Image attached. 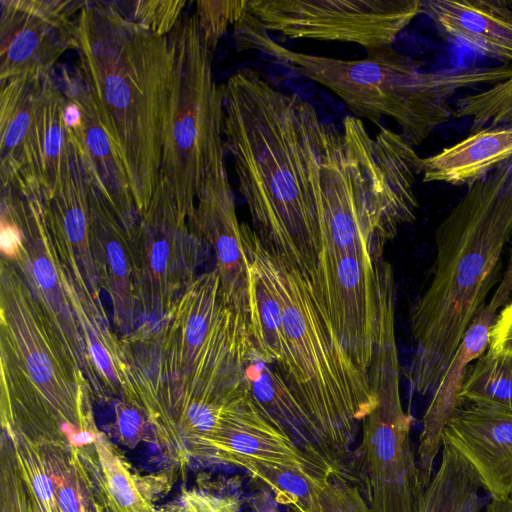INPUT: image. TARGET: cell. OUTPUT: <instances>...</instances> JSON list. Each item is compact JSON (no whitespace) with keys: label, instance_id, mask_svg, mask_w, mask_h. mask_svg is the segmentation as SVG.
<instances>
[{"label":"cell","instance_id":"cell-1","mask_svg":"<svg viewBox=\"0 0 512 512\" xmlns=\"http://www.w3.org/2000/svg\"><path fill=\"white\" fill-rule=\"evenodd\" d=\"M223 138L262 245L309 280L321 251L319 164L324 122L314 106L250 67L221 85Z\"/></svg>","mask_w":512,"mask_h":512},{"label":"cell","instance_id":"cell-2","mask_svg":"<svg viewBox=\"0 0 512 512\" xmlns=\"http://www.w3.org/2000/svg\"><path fill=\"white\" fill-rule=\"evenodd\" d=\"M77 23L74 70L123 160L140 217L160 178L171 44L168 36L126 17L114 2L86 1Z\"/></svg>","mask_w":512,"mask_h":512},{"label":"cell","instance_id":"cell-3","mask_svg":"<svg viewBox=\"0 0 512 512\" xmlns=\"http://www.w3.org/2000/svg\"><path fill=\"white\" fill-rule=\"evenodd\" d=\"M512 237V157L467 187L436 230L432 280L413 307L410 389L431 395L485 306Z\"/></svg>","mask_w":512,"mask_h":512},{"label":"cell","instance_id":"cell-4","mask_svg":"<svg viewBox=\"0 0 512 512\" xmlns=\"http://www.w3.org/2000/svg\"><path fill=\"white\" fill-rule=\"evenodd\" d=\"M233 39L238 51L261 52L328 88L353 116L380 128L381 118L393 119L413 147L453 117L450 102L460 90L512 77V64L426 70L421 62L391 46L369 50L361 60L297 52L274 40L247 9L233 26Z\"/></svg>","mask_w":512,"mask_h":512},{"label":"cell","instance_id":"cell-5","mask_svg":"<svg viewBox=\"0 0 512 512\" xmlns=\"http://www.w3.org/2000/svg\"><path fill=\"white\" fill-rule=\"evenodd\" d=\"M1 424L37 444L87 452L99 432L87 381L14 263L1 260Z\"/></svg>","mask_w":512,"mask_h":512},{"label":"cell","instance_id":"cell-6","mask_svg":"<svg viewBox=\"0 0 512 512\" xmlns=\"http://www.w3.org/2000/svg\"><path fill=\"white\" fill-rule=\"evenodd\" d=\"M241 230L246 257L271 285L282 310L283 355L274 366L327 454L342 465L360 423L378 402L370 379L343 349L309 279L271 254L247 223L241 222Z\"/></svg>","mask_w":512,"mask_h":512},{"label":"cell","instance_id":"cell-7","mask_svg":"<svg viewBox=\"0 0 512 512\" xmlns=\"http://www.w3.org/2000/svg\"><path fill=\"white\" fill-rule=\"evenodd\" d=\"M168 38L173 76L160 176L169 184L180 211L190 217L204 180L225 162L223 97L213 77V50L195 14H184Z\"/></svg>","mask_w":512,"mask_h":512},{"label":"cell","instance_id":"cell-8","mask_svg":"<svg viewBox=\"0 0 512 512\" xmlns=\"http://www.w3.org/2000/svg\"><path fill=\"white\" fill-rule=\"evenodd\" d=\"M395 295L389 289L377 293L369 378L378 402L363 419L361 441L350 455L371 512H418L425 490L410 438L412 417L401 402Z\"/></svg>","mask_w":512,"mask_h":512},{"label":"cell","instance_id":"cell-9","mask_svg":"<svg viewBox=\"0 0 512 512\" xmlns=\"http://www.w3.org/2000/svg\"><path fill=\"white\" fill-rule=\"evenodd\" d=\"M1 206L18 224L22 239L14 260L65 351L84 375L92 399L107 400L100 375L89 354L66 278L48 227L43 191L29 184L1 188Z\"/></svg>","mask_w":512,"mask_h":512},{"label":"cell","instance_id":"cell-10","mask_svg":"<svg viewBox=\"0 0 512 512\" xmlns=\"http://www.w3.org/2000/svg\"><path fill=\"white\" fill-rule=\"evenodd\" d=\"M190 217L180 211L169 184L160 176L139 217L133 244L136 297L147 317H164L197 277L207 246Z\"/></svg>","mask_w":512,"mask_h":512},{"label":"cell","instance_id":"cell-11","mask_svg":"<svg viewBox=\"0 0 512 512\" xmlns=\"http://www.w3.org/2000/svg\"><path fill=\"white\" fill-rule=\"evenodd\" d=\"M419 0H248L247 12L285 38L389 47L422 13Z\"/></svg>","mask_w":512,"mask_h":512},{"label":"cell","instance_id":"cell-12","mask_svg":"<svg viewBox=\"0 0 512 512\" xmlns=\"http://www.w3.org/2000/svg\"><path fill=\"white\" fill-rule=\"evenodd\" d=\"M309 281L343 349L370 379L377 321L375 261L321 250Z\"/></svg>","mask_w":512,"mask_h":512},{"label":"cell","instance_id":"cell-13","mask_svg":"<svg viewBox=\"0 0 512 512\" xmlns=\"http://www.w3.org/2000/svg\"><path fill=\"white\" fill-rule=\"evenodd\" d=\"M86 1L1 0L0 82L28 72H51L77 43Z\"/></svg>","mask_w":512,"mask_h":512},{"label":"cell","instance_id":"cell-14","mask_svg":"<svg viewBox=\"0 0 512 512\" xmlns=\"http://www.w3.org/2000/svg\"><path fill=\"white\" fill-rule=\"evenodd\" d=\"M196 458L241 468L248 462L293 465L321 476L342 469L300 449L255 402L249 390L228 403L219 431Z\"/></svg>","mask_w":512,"mask_h":512},{"label":"cell","instance_id":"cell-15","mask_svg":"<svg viewBox=\"0 0 512 512\" xmlns=\"http://www.w3.org/2000/svg\"><path fill=\"white\" fill-rule=\"evenodd\" d=\"M512 297V248L507 269L489 303L474 317L464 332L423 415L416 452L420 482L425 489L433 476L442 447V432L449 420L465 405L460 392L472 364L489 348L491 332L499 311Z\"/></svg>","mask_w":512,"mask_h":512},{"label":"cell","instance_id":"cell-16","mask_svg":"<svg viewBox=\"0 0 512 512\" xmlns=\"http://www.w3.org/2000/svg\"><path fill=\"white\" fill-rule=\"evenodd\" d=\"M190 221L214 252L224 301L249 322L247 257L225 162L214 167L204 180Z\"/></svg>","mask_w":512,"mask_h":512},{"label":"cell","instance_id":"cell-17","mask_svg":"<svg viewBox=\"0 0 512 512\" xmlns=\"http://www.w3.org/2000/svg\"><path fill=\"white\" fill-rule=\"evenodd\" d=\"M441 440L471 467L490 499L512 494V414L464 405L446 424Z\"/></svg>","mask_w":512,"mask_h":512},{"label":"cell","instance_id":"cell-18","mask_svg":"<svg viewBox=\"0 0 512 512\" xmlns=\"http://www.w3.org/2000/svg\"><path fill=\"white\" fill-rule=\"evenodd\" d=\"M61 77L62 90L76 101L82 114V130L71 139L77 143L93 182L134 242L139 212L123 160L75 70L62 69Z\"/></svg>","mask_w":512,"mask_h":512},{"label":"cell","instance_id":"cell-19","mask_svg":"<svg viewBox=\"0 0 512 512\" xmlns=\"http://www.w3.org/2000/svg\"><path fill=\"white\" fill-rule=\"evenodd\" d=\"M90 243L97 278L113 307V322L132 332L139 313L135 291L133 240L92 180L89 171Z\"/></svg>","mask_w":512,"mask_h":512},{"label":"cell","instance_id":"cell-20","mask_svg":"<svg viewBox=\"0 0 512 512\" xmlns=\"http://www.w3.org/2000/svg\"><path fill=\"white\" fill-rule=\"evenodd\" d=\"M242 468L262 483L278 504L295 512H371L343 469L321 476L278 463L248 462Z\"/></svg>","mask_w":512,"mask_h":512},{"label":"cell","instance_id":"cell-21","mask_svg":"<svg viewBox=\"0 0 512 512\" xmlns=\"http://www.w3.org/2000/svg\"><path fill=\"white\" fill-rule=\"evenodd\" d=\"M52 72H28L1 81L0 176L1 188L33 183L32 143L36 115Z\"/></svg>","mask_w":512,"mask_h":512},{"label":"cell","instance_id":"cell-22","mask_svg":"<svg viewBox=\"0 0 512 512\" xmlns=\"http://www.w3.org/2000/svg\"><path fill=\"white\" fill-rule=\"evenodd\" d=\"M422 13L446 36L512 63V9L508 1L430 0L423 1Z\"/></svg>","mask_w":512,"mask_h":512},{"label":"cell","instance_id":"cell-23","mask_svg":"<svg viewBox=\"0 0 512 512\" xmlns=\"http://www.w3.org/2000/svg\"><path fill=\"white\" fill-rule=\"evenodd\" d=\"M512 157V124L486 127L421 158L422 181L467 187Z\"/></svg>","mask_w":512,"mask_h":512},{"label":"cell","instance_id":"cell-24","mask_svg":"<svg viewBox=\"0 0 512 512\" xmlns=\"http://www.w3.org/2000/svg\"><path fill=\"white\" fill-rule=\"evenodd\" d=\"M271 366L259 356L251 340L244 373L252 398L300 449L342 467L327 454L304 410L280 373Z\"/></svg>","mask_w":512,"mask_h":512},{"label":"cell","instance_id":"cell-25","mask_svg":"<svg viewBox=\"0 0 512 512\" xmlns=\"http://www.w3.org/2000/svg\"><path fill=\"white\" fill-rule=\"evenodd\" d=\"M64 109L65 95L51 74L37 110L31 161L32 179L46 195L53 192L71 162L72 141Z\"/></svg>","mask_w":512,"mask_h":512},{"label":"cell","instance_id":"cell-26","mask_svg":"<svg viewBox=\"0 0 512 512\" xmlns=\"http://www.w3.org/2000/svg\"><path fill=\"white\" fill-rule=\"evenodd\" d=\"M96 478L107 508L111 512H160L152 504L154 476L133 473L107 437L98 432L94 440Z\"/></svg>","mask_w":512,"mask_h":512},{"label":"cell","instance_id":"cell-27","mask_svg":"<svg viewBox=\"0 0 512 512\" xmlns=\"http://www.w3.org/2000/svg\"><path fill=\"white\" fill-rule=\"evenodd\" d=\"M482 490L471 467L443 441L440 465L423 492L418 512H485Z\"/></svg>","mask_w":512,"mask_h":512},{"label":"cell","instance_id":"cell-28","mask_svg":"<svg viewBox=\"0 0 512 512\" xmlns=\"http://www.w3.org/2000/svg\"><path fill=\"white\" fill-rule=\"evenodd\" d=\"M249 334L259 356L276 365L283 355V319L279 300L256 265L247 258Z\"/></svg>","mask_w":512,"mask_h":512},{"label":"cell","instance_id":"cell-29","mask_svg":"<svg viewBox=\"0 0 512 512\" xmlns=\"http://www.w3.org/2000/svg\"><path fill=\"white\" fill-rule=\"evenodd\" d=\"M460 396L465 403L512 414V355L488 348L469 368Z\"/></svg>","mask_w":512,"mask_h":512},{"label":"cell","instance_id":"cell-30","mask_svg":"<svg viewBox=\"0 0 512 512\" xmlns=\"http://www.w3.org/2000/svg\"><path fill=\"white\" fill-rule=\"evenodd\" d=\"M453 117L469 118L471 133L486 127L512 124V77L458 98Z\"/></svg>","mask_w":512,"mask_h":512},{"label":"cell","instance_id":"cell-31","mask_svg":"<svg viewBox=\"0 0 512 512\" xmlns=\"http://www.w3.org/2000/svg\"><path fill=\"white\" fill-rule=\"evenodd\" d=\"M9 438L19 473L38 512H61L53 481L39 446L22 434L4 432Z\"/></svg>","mask_w":512,"mask_h":512},{"label":"cell","instance_id":"cell-32","mask_svg":"<svg viewBox=\"0 0 512 512\" xmlns=\"http://www.w3.org/2000/svg\"><path fill=\"white\" fill-rule=\"evenodd\" d=\"M248 0L195 2V16L202 36L214 51L230 26H234L247 9Z\"/></svg>","mask_w":512,"mask_h":512},{"label":"cell","instance_id":"cell-33","mask_svg":"<svg viewBox=\"0 0 512 512\" xmlns=\"http://www.w3.org/2000/svg\"><path fill=\"white\" fill-rule=\"evenodd\" d=\"M1 512H38L16 465L12 444L2 433Z\"/></svg>","mask_w":512,"mask_h":512},{"label":"cell","instance_id":"cell-34","mask_svg":"<svg viewBox=\"0 0 512 512\" xmlns=\"http://www.w3.org/2000/svg\"><path fill=\"white\" fill-rule=\"evenodd\" d=\"M186 1L137 0L132 2V20L159 36H168L184 15Z\"/></svg>","mask_w":512,"mask_h":512},{"label":"cell","instance_id":"cell-35","mask_svg":"<svg viewBox=\"0 0 512 512\" xmlns=\"http://www.w3.org/2000/svg\"><path fill=\"white\" fill-rule=\"evenodd\" d=\"M161 512H240L239 503L228 496L190 489L184 490Z\"/></svg>","mask_w":512,"mask_h":512},{"label":"cell","instance_id":"cell-36","mask_svg":"<svg viewBox=\"0 0 512 512\" xmlns=\"http://www.w3.org/2000/svg\"><path fill=\"white\" fill-rule=\"evenodd\" d=\"M148 427L146 416L137 407L124 400L116 405L114 432L122 444L135 447L146 439Z\"/></svg>","mask_w":512,"mask_h":512},{"label":"cell","instance_id":"cell-37","mask_svg":"<svg viewBox=\"0 0 512 512\" xmlns=\"http://www.w3.org/2000/svg\"><path fill=\"white\" fill-rule=\"evenodd\" d=\"M489 348L512 355V302L499 311L491 332Z\"/></svg>","mask_w":512,"mask_h":512},{"label":"cell","instance_id":"cell-38","mask_svg":"<svg viewBox=\"0 0 512 512\" xmlns=\"http://www.w3.org/2000/svg\"><path fill=\"white\" fill-rule=\"evenodd\" d=\"M0 231V247L2 255L9 260H14L20 249L22 235L20 228L12 215L2 206Z\"/></svg>","mask_w":512,"mask_h":512},{"label":"cell","instance_id":"cell-39","mask_svg":"<svg viewBox=\"0 0 512 512\" xmlns=\"http://www.w3.org/2000/svg\"><path fill=\"white\" fill-rule=\"evenodd\" d=\"M485 512H512V494L502 499L489 498Z\"/></svg>","mask_w":512,"mask_h":512},{"label":"cell","instance_id":"cell-40","mask_svg":"<svg viewBox=\"0 0 512 512\" xmlns=\"http://www.w3.org/2000/svg\"><path fill=\"white\" fill-rule=\"evenodd\" d=\"M104 512H111V511L107 508V506H105Z\"/></svg>","mask_w":512,"mask_h":512},{"label":"cell","instance_id":"cell-41","mask_svg":"<svg viewBox=\"0 0 512 512\" xmlns=\"http://www.w3.org/2000/svg\"><path fill=\"white\" fill-rule=\"evenodd\" d=\"M510 8L512 9V1H508Z\"/></svg>","mask_w":512,"mask_h":512}]
</instances>
